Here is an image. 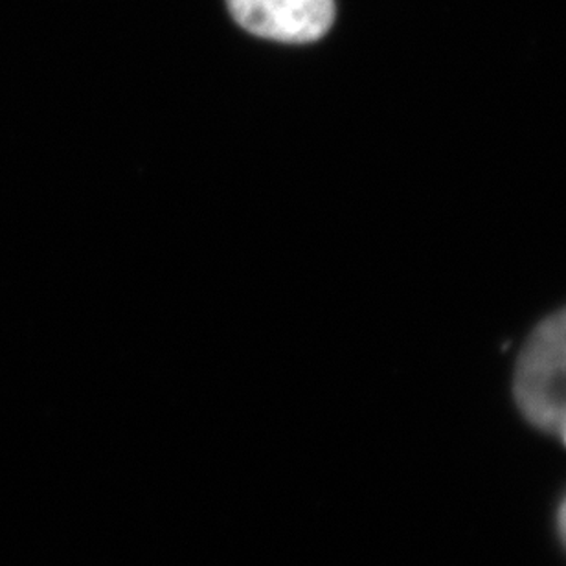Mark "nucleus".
Here are the masks:
<instances>
[{
    "label": "nucleus",
    "mask_w": 566,
    "mask_h": 566,
    "mask_svg": "<svg viewBox=\"0 0 566 566\" xmlns=\"http://www.w3.org/2000/svg\"><path fill=\"white\" fill-rule=\"evenodd\" d=\"M515 396L532 423L566 443V310L543 322L524 346Z\"/></svg>",
    "instance_id": "1"
},
{
    "label": "nucleus",
    "mask_w": 566,
    "mask_h": 566,
    "mask_svg": "<svg viewBox=\"0 0 566 566\" xmlns=\"http://www.w3.org/2000/svg\"><path fill=\"white\" fill-rule=\"evenodd\" d=\"M247 32L282 43H313L335 19L333 0H227Z\"/></svg>",
    "instance_id": "2"
},
{
    "label": "nucleus",
    "mask_w": 566,
    "mask_h": 566,
    "mask_svg": "<svg viewBox=\"0 0 566 566\" xmlns=\"http://www.w3.org/2000/svg\"><path fill=\"white\" fill-rule=\"evenodd\" d=\"M559 523H562L563 539H565V543H566V501L562 507V517H559Z\"/></svg>",
    "instance_id": "3"
}]
</instances>
